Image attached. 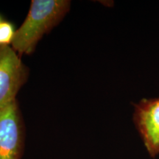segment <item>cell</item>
<instances>
[{
  "instance_id": "1",
  "label": "cell",
  "mask_w": 159,
  "mask_h": 159,
  "mask_svg": "<svg viewBox=\"0 0 159 159\" xmlns=\"http://www.w3.org/2000/svg\"><path fill=\"white\" fill-rule=\"evenodd\" d=\"M70 7L69 0H32L27 16L16 31L12 48L20 57L33 54L43 35L58 25Z\"/></svg>"
},
{
  "instance_id": "2",
  "label": "cell",
  "mask_w": 159,
  "mask_h": 159,
  "mask_svg": "<svg viewBox=\"0 0 159 159\" xmlns=\"http://www.w3.org/2000/svg\"><path fill=\"white\" fill-rule=\"evenodd\" d=\"M25 126L17 99L0 108V159H21Z\"/></svg>"
},
{
  "instance_id": "3",
  "label": "cell",
  "mask_w": 159,
  "mask_h": 159,
  "mask_svg": "<svg viewBox=\"0 0 159 159\" xmlns=\"http://www.w3.org/2000/svg\"><path fill=\"white\" fill-rule=\"evenodd\" d=\"M28 76V68L11 46L0 45V108L16 99Z\"/></svg>"
},
{
  "instance_id": "4",
  "label": "cell",
  "mask_w": 159,
  "mask_h": 159,
  "mask_svg": "<svg viewBox=\"0 0 159 159\" xmlns=\"http://www.w3.org/2000/svg\"><path fill=\"white\" fill-rule=\"evenodd\" d=\"M134 122L151 158L159 155V97L134 104Z\"/></svg>"
},
{
  "instance_id": "5",
  "label": "cell",
  "mask_w": 159,
  "mask_h": 159,
  "mask_svg": "<svg viewBox=\"0 0 159 159\" xmlns=\"http://www.w3.org/2000/svg\"><path fill=\"white\" fill-rule=\"evenodd\" d=\"M16 31L14 25L11 21H3L0 23V45L11 46Z\"/></svg>"
},
{
  "instance_id": "6",
  "label": "cell",
  "mask_w": 159,
  "mask_h": 159,
  "mask_svg": "<svg viewBox=\"0 0 159 159\" xmlns=\"http://www.w3.org/2000/svg\"><path fill=\"white\" fill-rule=\"evenodd\" d=\"M2 21V18H1V16H0V23H1Z\"/></svg>"
}]
</instances>
